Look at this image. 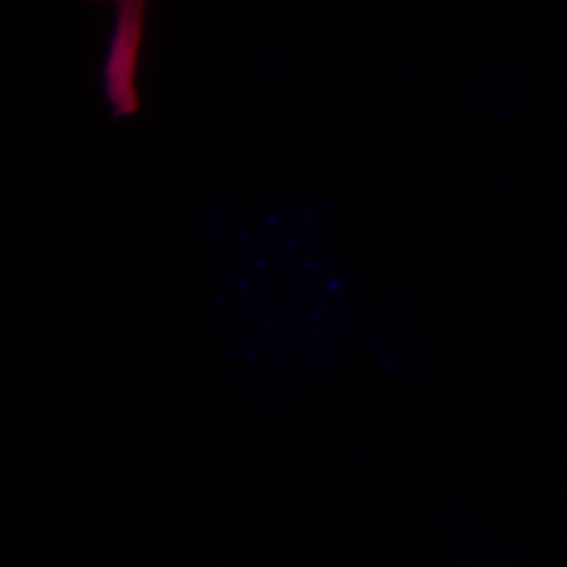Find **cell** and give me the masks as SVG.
Masks as SVG:
<instances>
[{"mask_svg":"<svg viewBox=\"0 0 567 567\" xmlns=\"http://www.w3.org/2000/svg\"><path fill=\"white\" fill-rule=\"evenodd\" d=\"M112 9V32L102 68L103 100L112 118H131L142 107V65L145 16L150 0H91Z\"/></svg>","mask_w":567,"mask_h":567,"instance_id":"obj_1","label":"cell"}]
</instances>
